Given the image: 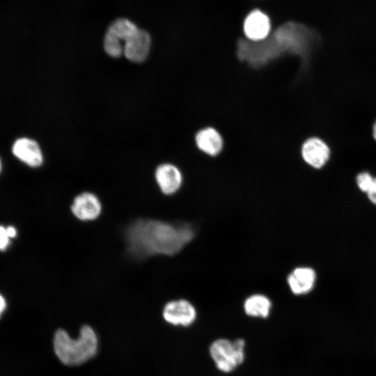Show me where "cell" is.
I'll list each match as a JSON object with an SVG mask.
<instances>
[{"label": "cell", "mask_w": 376, "mask_h": 376, "mask_svg": "<svg viewBox=\"0 0 376 376\" xmlns=\"http://www.w3.org/2000/svg\"><path fill=\"white\" fill-rule=\"evenodd\" d=\"M70 209L77 219L81 221H93L100 215L102 207L95 194L83 192L75 197Z\"/></svg>", "instance_id": "9c48e42d"}, {"label": "cell", "mask_w": 376, "mask_h": 376, "mask_svg": "<svg viewBox=\"0 0 376 376\" xmlns=\"http://www.w3.org/2000/svg\"><path fill=\"white\" fill-rule=\"evenodd\" d=\"M331 151L328 143L318 136H309L304 140L300 148L301 158L311 169L320 170L329 162Z\"/></svg>", "instance_id": "5b68a950"}, {"label": "cell", "mask_w": 376, "mask_h": 376, "mask_svg": "<svg viewBox=\"0 0 376 376\" xmlns=\"http://www.w3.org/2000/svg\"><path fill=\"white\" fill-rule=\"evenodd\" d=\"M97 337L88 325H84L79 337L72 338L63 329H58L54 337V349L58 359L65 365H80L97 353Z\"/></svg>", "instance_id": "7a4b0ae2"}, {"label": "cell", "mask_w": 376, "mask_h": 376, "mask_svg": "<svg viewBox=\"0 0 376 376\" xmlns=\"http://www.w3.org/2000/svg\"><path fill=\"white\" fill-rule=\"evenodd\" d=\"M155 176L160 191L166 196L177 193L183 183L182 171L178 166L170 163L158 166Z\"/></svg>", "instance_id": "30bf717a"}, {"label": "cell", "mask_w": 376, "mask_h": 376, "mask_svg": "<svg viewBox=\"0 0 376 376\" xmlns=\"http://www.w3.org/2000/svg\"><path fill=\"white\" fill-rule=\"evenodd\" d=\"M375 176L369 171H363L357 174L355 183L360 191L366 194L370 188Z\"/></svg>", "instance_id": "9a60e30c"}, {"label": "cell", "mask_w": 376, "mask_h": 376, "mask_svg": "<svg viewBox=\"0 0 376 376\" xmlns=\"http://www.w3.org/2000/svg\"><path fill=\"white\" fill-rule=\"evenodd\" d=\"M139 28L135 23L127 18H118L109 26L104 38V49L106 53L118 58L123 54L125 42L132 36Z\"/></svg>", "instance_id": "277c9868"}, {"label": "cell", "mask_w": 376, "mask_h": 376, "mask_svg": "<svg viewBox=\"0 0 376 376\" xmlns=\"http://www.w3.org/2000/svg\"><path fill=\"white\" fill-rule=\"evenodd\" d=\"M366 195L368 201L374 205H376V176H375L370 188L366 193Z\"/></svg>", "instance_id": "e0dca14e"}, {"label": "cell", "mask_w": 376, "mask_h": 376, "mask_svg": "<svg viewBox=\"0 0 376 376\" xmlns=\"http://www.w3.org/2000/svg\"><path fill=\"white\" fill-rule=\"evenodd\" d=\"M317 279V272L312 267L297 266L287 274L286 284L292 295L304 296L313 290Z\"/></svg>", "instance_id": "52a82bcc"}, {"label": "cell", "mask_w": 376, "mask_h": 376, "mask_svg": "<svg viewBox=\"0 0 376 376\" xmlns=\"http://www.w3.org/2000/svg\"><path fill=\"white\" fill-rule=\"evenodd\" d=\"M13 155L31 167H38L42 164V154L38 143L31 139H17L13 146Z\"/></svg>", "instance_id": "4fadbf2b"}, {"label": "cell", "mask_w": 376, "mask_h": 376, "mask_svg": "<svg viewBox=\"0 0 376 376\" xmlns=\"http://www.w3.org/2000/svg\"><path fill=\"white\" fill-rule=\"evenodd\" d=\"M271 299L263 293H253L243 301L244 313L249 317L266 319L271 314L272 308Z\"/></svg>", "instance_id": "5bb4252c"}, {"label": "cell", "mask_w": 376, "mask_h": 376, "mask_svg": "<svg viewBox=\"0 0 376 376\" xmlns=\"http://www.w3.org/2000/svg\"><path fill=\"white\" fill-rule=\"evenodd\" d=\"M125 237L128 253L142 260L157 255L175 256L195 239L196 230L189 222L139 219L127 226Z\"/></svg>", "instance_id": "6da1fadb"}, {"label": "cell", "mask_w": 376, "mask_h": 376, "mask_svg": "<svg viewBox=\"0 0 376 376\" xmlns=\"http://www.w3.org/2000/svg\"><path fill=\"white\" fill-rule=\"evenodd\" d=\"M242 29L247 40L253 42L263 40L269 36L272 30L270 17L261 10L255 8L245 17Z\"/></svg>", "instance_id": "ba28073f"}, {"label": "cell", "mask_w": 376, "mask_h": 376, "mask_svg": "<svg viewBox=\"0 0 376 376\" xmlns=\"http://www.w3.org/2000/svg\"><path fill=\"white\" fill-rule=\"evenodd\" d=\"M151 37L148 31L139 29L125 43L123 54L126 58L135 63L144 61L150 52Z\"/></svg>", "instance_id": "8fae6325"}, {"label": "cell", "mask_w": 376, "mask_h": 376, "mask_svg": "<svg viewBox=\"0 0 376 376\" xmlns=\"http://www.w3.org/2000/svg\"><path fill=\"white\" fill-rule=\"evenodd\" d=\"M10 242V237L8 235L6 228L0 226V251L5 250Z\"/></svg>", "instance_id": "2e32d148"}, {"label": "cell", "mask_w": 376, "mask_h": 376, "mask_svg": "<svg viewBox=\"0 0 376 376\" xmlns=\"http://www.w3.org/2000/svg\"><path fill=\"white\" fill-rule=\"evenodd\" d=\"M6 308V302L4 297L0 294V317Z\"/></svg>", "instance_id": "ac0fdd59"}, {"label": "cell", "mask_w": 376, "mask_h": 376, "mask_svg": "<svg viewBox=\"0 0 376 376\" xmlns=\"http://www.w3.org/2000/svg\"><path fill=\"white\" fill-rule=\"evenodd\" d=\"M197 315L194 305L186 299L169 301L162 311L164 320L173 326L189 327L196 320Z\"/></svg>", "instance_id": "8992f818"}, {"label": "cell", "mask_w": 376, "mask_h": 376, "mask_svg": "<svg viewBox=\"0 0 376 376\" xmlns=\"http://www.w3.org/2000/svg\"><path fill=\"white\" fill-rule=\"evenodd\" d=\"M0 171H1V162H0Z\"/></svg>", "instance_id": "44dd1931"}, {"label": "cell", "mask_w": 376, "mask_h": 376, "mask_svg": "<svg viewBox=\"0 0 376 376\" xmlns=\"http://www.w3.org/2000/svg\"><path fill=\"white\" fill-rule=\"evenodd\" d=\"M6 230L10 238H12L16 236L17 230L14 227L8 226L6 228Z\"/></svg>", "instance_id": "d6986e66"}, {"label": "cell", "mask_w": 376, "mask_h": 376, "mask_svg": "<svg viewBox=\"0 0 376 376\" xmlns=\"http://www.w3.org/2000/svg\"><path fill=\"white\" fill-rule=\"evenodd\" d=\"M197 148L203 154L215 157L223 150L224 141L221 133L213 127H205L195 135Z\"/></svg>", "instance_id": "7c38bea8"}, {"label": "cell", "mask_w": 376, "mask_h": 376, "mask_svg": "<svg viewBox=\"0 0 376 376\" xmlns=\"http://www.w3.org/2000/svg\"><path fill=\"white\" fill-rule=\"evenodd\" d=\"M372 136L375 141H376V119L372 126Z\"/></svg>", "instance_id": "ffe728a7"}, {"label": "cell", "mask_w": 376, "mask_h": 376, "mask_svg": "<svg viewBox=\"0 0 376 376\" xmlns=\"http://www.w3.org/2000/svg\"><path fill=\"white\" fill-rule=\"evenodd\" d=\"M245 347L246 341L242 338L234 340L219 338L210 345L209 354L219 371L229 373L244 363Z\"/></svg>", "instance_id": "3957f363"}]
</instances>
